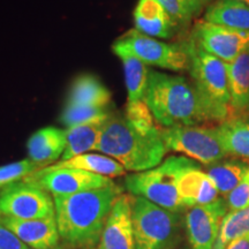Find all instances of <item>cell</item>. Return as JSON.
<instances>
[{"label": "cell", "mask_w": 249, "mask_h": 249, "mask_svg": "<svg viewBox=\"0 0 249 249\" xmlns=\"http://www.w3.org/2000/svg\"><path fill=\"white\" fill-rule=\"evenodd\" d=\"M50 169H79L87 172L98 174L107 178H116L124 176L126 170L116 160L102 154H83L75 156L67 160H58L53 165H50Z\"/></svg>", "instance_id": "44dd1931"}, {"label": "cell", "mask_w": 249, "mask_h": 249, "mask_svg": "<svg viewBox=\"0 0 249 249\" xmlns=\"http://www.w3.org/2000/svg\"><path fill=\"white\" fill-rule=\"evenodd\" d=\"M120 194V188L114 183L53 196L54 216L64 246L68 249H97L112 205Z\"/></svg>", "instance_id": "6da1fadb"}, {"label": "cell", "mask_w": 249, "mask_h": 249, "mask_svg": "<svg viewBox=\"0 0 249 249\" xmlns=\"http://www.w3.org/2000/svg\"><path fill=\"white\" fill-rule=\"evenodd\" d=\"M28 246L23 244L11 230L0 223V249H27Z\"/></svg>", "instance_id": "4dcf8cb0"}, {"label": "cell", "mask_w": 249, "mask_h": 249, "mask_svg": "<svg viewBox=\"0 0 249 249\" xmlns=\"http://www.w3.org/2000/svg\"><path fill=\"white\" fill-rule=\"evenodd\" d=\"M205 173L209 176L219 194L226 196L231 193L245 177L249 169V161L244 160H224L207 165Z\"/></svg>", "instance_id": "cb8c5ba5"}, {"label": "cell", "mask_w": 249, "mask_h": 249, "mask_svg": "<svg viewBox=\"0 0 249 249\" xmlns=\"http://www.w3.org/2000/svg\"><path fill=\"white\" fill-rule=\"evenodd\" d=\"M111 92L95 76L81 75L74 81L68 95L67 104L80 107H111Z\"/></svg>", "instance_id": "d6986e66"}, {"label": "cell", "mask_w": 249, "mask_h": 249, "mask_svg": "<svg viewBox=\"0 0 249 249\" xmlns=\"http://www.w3.org/2000/svg\"><path fill=\"white\" fill-rule=\"evenodd\" d=\"M0 223L11 230L29 248L51 249L59 246L60 235L55 216L38 219H18L0 216Z\"/></svg>", "instance_id": "5bb4252c"}, {"label": "cell", "mask_w": 249, "mask_h": 249, "mask_svg": "<svg viewBox=\"0 0 249 249\" xmlns=\"http://www.w3.org/2000/svg\"><path fill=\"white\" fill-rule=\"evenodd\" d=\"M192 82L203 101L210 124L232 119L227 62L208 53L193 39L186 40Z\"/></svg>", "instance_id": "277c9868"}, {"label": "cell", "mask_w": 249, "mask_h": 249, "mask_svg": "<svg viewBox=\"0 0 249 249\" xmlns=\"http://www.w3.org/2000/svg\"><path fill=\"white\" fill-rule=\"evenodd\" d=\"M160 135L167 150L179 152L201 164H213L227 156L217 126L160 127Z\"/></svg>", "instance_id": "ba28073f"}, {"label": "cell", "mask_w": 249, "mask_h": 249, "mask_svg": "<svg viewBox=\"0 0 249 249\" xmlns=\"http://www.w3.org/2000/svg\"><path fill=\"white\" fill-rule=\"evenodd\" d=\"M178 249H187V248L186 247H179Z\"/></svg>", "instance_id": "e575fe53"}, {"label": "cell", "mask_w": 249, "mask_h": 249, "mask_svg": "<svg viewBox=\"0 0 249 249\" xmlns=\"http://www.w3.org/2000/svg\"><path fill=\"white\" fill-rule=\"evenodd\" d=\"M114 54L126 53L138 58L147 66L173 71H189V54L186 42L165 43L136 29L127 31L112 45Z\"/></svg>", "instance_id": "52a82bcc"}, {"label": "cell", "mask_w": 249, "mask_h": 249, "mask_svg": "<svg viewBox=\"0 0 249 249\" xmlns=\"http://www.w3.org/2000/svg\"><path fill=\"white\" fill-rule=\"evenodd\" d=\"M27 249H34V248H29V247H28ZM51 249H68V248L66 247V246H60V245H59V246H57V247L51 248Z\"/></svg>", "instance_id": "d6a6232c"}, {"label": "cell", "mask_w": 249, "mask_h": 249, "mask_svg": "<svg viewBox=\"0 0 249 249\" xmlns=\"http://www.w3.org/2000/svg\"><path fill=\"white\" fill-rule=\"evenodd\" d=\"M240 1H244V2H246V4L249 5V0H240Z\"/></svg>", "instance_id": "836d02e7"}, {"label": "cell", "mask_w": 249, "mask_h": 249, "mask_svg": "<svg viewBox=\"0 0 249 249\" xmlns=\"http://www.w3.org/2000/svg\"><path fill=\"white\" fill-rule=\"evenodd\" d=\"M247 234H249V205L225 214L213 249H226L230 242Z\"/></svg>", "instance_id": "484cf974"}, {"label": "cell", "mask_w": 249, "mask_h": 249, "mask_svg": "<svg viewBox=\"0 0 249 249\" xmlns=\"http://www.w3.org/2000/svg\"><path fill=\"white\" fill-rule=\"evenodd\" d=\"M227 210L226 201L220 197L210 204L198 205L187 210L185 227L191 249L213 248Z\"/></svg>", "instance_id": "7c38bea8"}, {"label": "cell", "mask_w": 249, "mask_h": 249, "mask_svg": "<svg viewBox=\"0 0 249 249\" xmlns=\"http://www.w3.org/2000/svg\"><path fill=\"white\" fill-rule=\"evenodd\" d=\"M67 147L66 129L49 126L40 128L27 142L28 158L44 169L61 160Z\"/></svg>", "instance_id": "2e32d148"}, {"label": "cell", "mask_w": 249, "mask_h": 249, "mask_svg": "<svg viewBox=\"0 0 249 249\" xmlns=\"http://www.w3.org/2000/svg\"><path fill=\"white\" fill-rule=\"evenodd\" d=\"M227 155L249 160V118H236L217 124Z\"/></svg>", "instance_id": "d4e9b609"}, {"label": "cell", "mask_w": 249, "mask_h": 249, "mask_svg": "<svg viewBox=\"0 0 249 249\" xmlns=\"http://www.w3.org/2000/svg\"><path fill=\"white\" fill-rule=\"evenodd\" d=\"M97 249H135L132 220V195L120 194L103 229Z\"/></svg>", "instance_id": "4fadbf2b"}, {"label": "cell", "mask_w": 249, "mask_h": 249, "mask_svg": "<svg viewBox=\"0 0 249 249\" xmlns=\"http://www.w3.org/2000/svg\"><path fill=\"white\" fill-rule=\"evenodd\" d=\"M39 170L42 169L29 158L2 165L0 166V189L11 183L26 179L27 177Z\"/></svg>", "instance_id": "f1b7e54d"}, {"label": "cell", "mask_w": 249, "mask_h": 249, "mask_svg": "<svg viewBox=\"0 0 249 249\" xmlns=\"http://www.w3.org/2000/svg\"><path fill=\"white\" fill-rule=\"evenodd\" d=\"M107 120V119L97 120L93 123L66 128L67 147L60 160H71L75 156L96 150Z\"/></svg>", "instance_id": "7402d4cb"}, {"label": "cell", "mask_w": 249, "mask_h": 249, "mask_svg": "<svg viewBox=\"0 0 249 249\" xmlns=\"http://www.w3.org/2000/svg\"><path fill=\"white\" fill-rule=\"evenodd\" d=\"M120 58L124 67V81L127 88V107L138 105L145 102V92H147L149 70L145 64H143L138 58L130 54H117Z\"/></svg>", "instance_id": "603a6c76"}, {"label": "cell", "mask_w": 249, "mask_h": 249, "mask_svg": "<svg viewBox=\"0 0 249 249\" xmlns=\"http://www.w3.org/2000/svg\"><path fill=\"white\" fill-rule=\"evenodd\" d=\"M144 101L161 128L210 124L200 93L183 76L150 70Z\"/></svg>", "instance_id": "7a4b0ae2"}, {"label": "cell", "mask_w": 249, "mask_h": 249, "mask_svg": "<svg viewBox=\"0 0 249 249\" xmlns=\"http://www.w3.org/2000/svg\"><path fill=\"white\" fill-rule=\"evenodd\" d=\"M191 39L208 53L227 64L249 49V31L219 26L204 20L194 23Z\"/></svg>", "instance_id": "30bf717a"}, {"label": "cell", "mask_w": 249, "mask_h": 249, "mask_svg": "<svg viewBox=\"0 0 249 249\" xmlns=\"http://www.w3.org/2000/svg\"><path fill=\"white\" fill-rule=\"evenodd\" d=\"M132 220L135 249H178L182 241V217L132 195Z\"/></svg>", "instance_id": "5b68a950"}, {"label": "cell", "mask_w": 249, "mask_h": 249, "mask_svg": "<svg viewBox=\"0 0 249 249\" xmlns=\"http://www.w3.org/2000/svg\"><path fill=\"white\" fill-rule=\"evenodd\" d=\"M226 204L231 211L240 210L249 205V169L245 177L233 191L225 197Z\"/></svg>", "instance_id": "f546056e"}, {"label": "cell", "mask_w": 249, "mask_h": 249, "mask_svg": "<svg viewBox=\"0 0 249 249\" xmlns=\"http://www.w3.org/2000/svg\"><path fill=\"white\" fill-rule=\"evenodd\" d=\"M213 1L214 0H160L178 27L188 26L202 13H205Z\"/></svg>", "instance_id": "4316f807"}, {"label": "cell", "mask_w": 249, "mask_h": 249, "mask_svg": "<svg viewBox=\"0 0 249 249\" xmlns=\"http://www.w3.org/2000/svg\"><path fill=\"white\" fill-rule=\"evenodd\" d=\"M232 119L249 118V49L227 64Z\"/></svg>", "instance_id": "ac0fdd59"}, {"label": "cell", "mask_w": 249, "mask_h": 249, "mask_svg": "<svg viewBox=\"0 0 249 249\" xmlns=\"http://www.w3.org/2000/svg\"><path fill=\"white\" fill-rule=\"evenodd\" d=\"M226 249H249V234L230 242Z\"/></svg>", "instance_id": "1f68e13d"}, {"label": "cell", "mask_w": 249, "mask_h": 249, "mask_svg": "<svg viewBox=\"0 0 249 249\" xmlns=\"http://www.w3.org/2000/svg\"><path fill=\"white\" fill-rule=\"evenodd\" d=\"M178 192L186 209L210 204L219 198V192L213 180L195 161L180 174Z\"/></svg>", "instance_id": "9a60e30c"}, {"label": "cell", "mask_w": 249, "mask_h": 249, "mask_svg": "<svg viewBox=\"0 0 249 249\" xmlns=\"http://www.w3.org/2000/svg\"><path fill=\"white\" fill-rule=\"evenodd\" d=\"M26 181L33 183L45 192L55 195H70L75 193L104 188L114 185L110 178L98 176L79 169H44L27 177Z\"/></svg>", "instance_id": "8fae6325"}, {"label": "cell", "mask_w": 249, "mask_h": 249, "mask_svg": "<svg viewBox=\"0 0 249 249\" xmlns=\"http://www.w3.org/2000/svg\"><path fill=\"white\" fill-rule=\"evenodd\" d=\"M203 20L249 31V5L240 0H214L205 11Z\"/></svg>", "instance_id": "ffe728a7"}, {"label": "cell", "mask_w": 249, "mask_h": 249, "mask_svg": "<svg viewBox=\"0 0 249 249\" xmlns=\"http://www.w3.org/2000/svg\"><path fill=\"white\" fill-rule=\"evenodd\" d=\"M194 163L185 156H171L154 169L130 173L124 178V187L133 196H141L173 213L187 209L180 200L178 180L186 167Z\"/></svg>", "instance_id": "8992f818"}, {"label": "cell", "mask_w": 249, "mask_h": 249, "mask_svg": "<svg viewBox=\"0 0 249 249\" xmlns=\"http://www.w3.org/2000/svg\"><path fill=\"white\" fill-rule=\"evenodd\" d=\"M96 151L116 160L126 171L143 172L158 166L167 154L160 128L152 133L136 129L124 113L113 111L105 121Z\"/></svg>", "instance_id": "3957f363"}, {"label": "cell", "mask_w": 249, "mask_h": 249, "mask_svg": "<svg viewBox=\"0 0 249 249\" xmlns=\"http://www.w3.org/2000/svg\"><path fill=\"white\" fill-rule=\"evenodd\" d=\"M0 216L18 219L52 217L53 196L26 180L11 183L0 189Z\"/></svg>", "instance_id": "9c48e42d"}, {"label": "cell", "mask_w": 249, "mask_h": 249, "mask_svg": "<svg viewBox=\"0 0 249 249\" xmlns=\"http://www.w3.org/2000/svg\"><path fill=\"white\" fill-rule=\"evenodd\" d=\"M112 113H113L112 107H92L67 104L62 111L60 121L67 128H71V127L80 126V124L107 119Z\"/></svg>", "instance_id": "83f0119b"}, {"label": "cell", "mask_w": 249, "mask_h": 249, "mask_svg": "<svg viewBox=\"0 0 249 249\" xmlns=\"http://www.w3.org/2000/svg\"><path fill=\"white\" fill-rule=\"evenodd\" d=\"M134 23L140 33L161 39L172 38L178 28L160 0H139L134 9Z\"/></svg>", "instance_id": "e0dca14e"}]
</instances>
